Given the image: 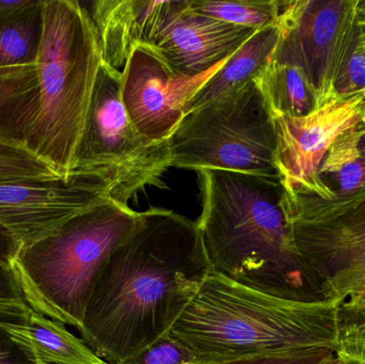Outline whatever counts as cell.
I'll list each match as a JSON object with an SVG mask.
<instances>
[{
    "label": "cell",
    "mask_w": 365,
    "mask_h": 364,
    "mask_svg": "<svg viewBox=\"0 0 365 364\" xmlns=\"http://www.w3.org/2000/svg\"><path fill=\"white\" fill-rule=\"evenodd\" d=\"M210 273L197 222L170 209L139 212L98 276L81 339L105 363L134 358L169 333Z\"/></svg>",
    "instance_id": "obj_1"
},
{
    "label": "cell",
    "mask_w": 365,
    "mask_h": 364,
    "mask_svg": "<svg viewBox=\"0 0 365 364\" xmlns=\"http://www.w3.org/2000/svg\"><path fill=\"white\" fill-rule=\"evenodd\" d=\"M197 173L202 213L197 224L212 271L264 294L327 301L296 254L280 177L227 170Z\"/></svg>",
    "instance_id": "obj_2"
},
{
    "label": "cell",
    "mask_w": 365,
    "mask_h": 364,
    "mask_svg": "<svg viewBox=\"0 0 365 364\" xmlns=\"http://www.w3.org/2000/svg\"><path fill=\"white\" fill-rule=\"evenodd\" d=\"M339 303L289 301L210 274L169 336L197 363L340 348Z\"/></svg>",
    "instance_id": "obj_3"
},
{
    "label": "cell",
    "mask_w": 365,
    "mask_h": 364,
    "mask_svg": "<svg viewBox=\"0 0 365 364\" xmlns=\"http://www.w3.org/2000/svg\"><path fill=\"white\" fill-rule=\"evenodd\" d=\"M42 36L36 66L38 113L25 141L63 177L77 151L103 62L89 11L76 0H41Z\"/></svg>",
    "instance_id": "obj_4"
},
{
    "label": "cell",
    "mask_w": 365,
    "mask_h": 364,
    "mask_svg": "<svg viewBox=\"0 0 365 364\" xmlns=\"http://www.w3.org/2000/svg\"><path fill=\"white\" fill-rule=\"evenodd\" d=\"M138 219L139 212L108 199L53 234L19 249L10 269L25 303L81 331L101 271Z\"/></svg>",
    "instance_id": "obj_5"
},
{
    "label": "cell",
    "mask_w": 365,
    "mask_h": 364,
    "mask_svg": "<svg viewBox=\"0 0 365 364\" xmlns=\"http://www.w3.org/2000/svg\"><path fill=\"white\" fill-rule=\"evenodd\" d=\"M168 145L171 168L279 177L274 120L255 80L187 113Z\"/></svg>",
    "instance_id": "obj_6"
},
{
    "label": "cell",
    "mask_w": 365,
    "mask_h": 364,
    "mask_svg": "<svg viewBox=\"0 0 365 364\" xmlns=\"http://www.w3.org/2000/svg\"><path fill=\"white\" fill-rule=\"evenodd\" d=\"M121 78V71L102 62L73 172L101 177L111 198L128 205L145 188L164 186L171 157L168 141L152 142L135 128L122 102Z\"/></svg>",
    "instance_id": "obj_7"
},
{
    "label": "cell",
    "mask_w": 365,
    "mask_h": 364,
    "mask_svg": "<svg viewBox=\"0 0 365 364\" xmlns=\"http://www.w3.org/2000/svg\"><path fill=\"white\" fill-rule=\"evenodd\" d=\"M282 207L304 274L322 296L334 278L365 271V189L331 200L284 190Z\"/></svg>",
    "instance_id": "obj_8"
},
{
    "label": "cell",
    "mask_w": 365,
    "mask_h": 364,
    "mask_svg": "<svg viewBox=\"0 0 365 364\" xmlns=\"http://www.w3.org/2000/svg\"><path fill=\"white\" fill-rule=\"evenodd\" d=\"M359 0L281 1L279 38L270 60L304 71L321 105L336 83L358 31Z\"/></svg>",
    "instance_id": "obj_9"
},
{
    "label": "cell",
    "mask_w": 365,
    "mask_h": 364,
    "mask_svg": "<svg viewBox=\"0 0 365 364\" xmlns=\"http://www.w3.org/2000/svg\"><path fill=\"white\" fill-rule=\"evenodd\" d=\"M111 198V188L96 175L0 183V226L19 249L57 232L66 222Z\"/></svg>",
    "instance_id": "obj_10"
},
{
    "label": "cell",
    "mask_w": 365,
    "mask_h": 364,
    "mask_svg": "<svg viewBox=\"0 0 365 364\" xmlns=\"http://www.w3.org/2000/svg\"><path fill=\"white\" fill-rule=\"evenodd\" d=\"M277 136L276 167L289 194L331 200L319 171L334 141L365 120V94L336 95L304 117L272 118Z\"/></svg>",
    "instance_id": "obj_11"
},
{
    "label": "cell",
    "mask_w": 365,
    "mask_h": 364,
    "mask_svg": "<svg viewBox=\"0 0 365 364\" xmlns=\"http://www.w3.org/2000/svg\"><path fill=\"white\" fill-rule=\"evenodd\" d=\"M227 60L190 77L173 70L150 45L137 46L121 70L122 102L137 130L152 142L168 141L191 98Z\"/></svg>",
    "instance_id": "obj_12"
},
{
    "label": "cell",
    "mask_w": 365,
    "mask_h": 364,
    "mask_svg": "<svg viewBox=\"0 0 365 364\" xmlns=\"http://www.w3.org/2000/svg\"><path fill=\"white\" fill-rule=\"evenodd\" d=\"M257 31L200 14L182 0L151 46L173 70L195 77L231 57Z\"/></svg>",
    "instance_id": "obj_13"
},
{
    "label": "cell",
    "mask_w": 365,
    "mask_h": 364,
    "mask_svg": "<svg viewBox=\"0 0 365 364\" xmlns=\"http://www.w3.org/2000/svg\"><path fill=\"white\" fill-rule=\"evenodd\" d=\"M181 4L182 0L94 1L89 13L100 38L103 62L121 71L137 46L153 44Z\"/></svg>",
    "instance_id": "obj_14"
},
{
    "label": "cell",
    "mask_w": 365,
    "mask_h": 364,
    "mask_svg": "<svg viewBox=\"0 0 365 364\" xmlns=\"http://www.w3.org/2000/svg\"><path fill=\"white\" fill-rule=\"evenodd\" d=\"M0 328L34 364H105L66 325L34 311L25 301H6Z\"/></svg>",
    "instance_id": "obj_15"
},
{
    "label": "cell",
    "mask_w": 365,
    "mask_h": 364,
    "mask_svg": "<svg viewBox=\"0 0 365 364\" xmlns=\"http://www.w3.org/2000/svg\"><path fill=\"white\" fill-rule=\"evenodd\" d=\"M278 38V25L255 32L191 98L186 107V115L255 80L269 62Z\"/></svg>",
    "instance_id": "obj_16"
},
{
    "label": "cell",
    "mask_w": 365,
    "mask_h": 364,
    "mask_svg": "<svg viewBox=\"0 0 365 364\" xmlns=\"http://www.w3.org/2000/svg\"><path fill=\"white\" fill-rule=\"evenodd\" d=\"M272 118H299L319 106V96L302 68L269 60L255 79Z\"/></svg>",
    "instance_id": "obj_17"
},
{
    "label": "cell",
    "mask_w": 365,
    "mask_h": 364,
    "mask_svg": "<svg viewBox=\"0 0 365 364\" xmlns=\"http://www.w3.org/2000/svg\"><path fill=\"white\" fill-rule=\"evenodd\" d=\"M38 102L36 63L0 68V135L25 141Z\"/></svg>",
    "instance_id": "obj_18"
},
{
    "label": "cell",
    "mask_w": 365,
    "mask_h": 364,
    "mask_svg": "<svg viewBox=\"0 0 365 364\" xmlns=\"http://www.w3.org/2000/svg\"><path fill=\"white\" fill-rule=\"evenodd\" d=\"M319 175L332 199L365 189V120L334 141L322 162Z\"/></svg>",
    "instance_id": "obj_19"
},
{
    "label": "cell",
    "mask_w": 365,
    "mask_h": 364,
    "mask_svg": "<svg viewBox=\"0 0 365 364\" xmlns=\"http://www.w3.org/2000/svg\"><path fill=\"white\" fill-rule=\"evenodd\" d=\"M42 27L41 0L0 23V68L36 63Z\"/></svg>",
    "instance_id": "obj_20"
},
{
    "label": "cell",
    "mask_w": 365,
    "mask_h": 364,
    "mask_svg": "<svg viewBox=\"0 0 365 364\" xmlns=\"http://www.w3.org/2000/svg\"><path fill=\"white\" fill-rule=\"evenodd\" d=\"M195 12L232 25L261 30L278 24L281 1H227V0H189Z\"/></svg>",
    "instance_id": "obj_21"
},
{
    "label": "cell",
    "mask_w": 365,
    "mask_h": 364,
    "mask_svg": "<svg viewBox=\"0 0 365 364\" xmlns=\"http://www.w3.org/2000/svg\"><path fill=\"white\" fill-rule=\"evenodd\" d=\"M63 177L36 155L26 141L0 135V183Z\"/></svg>",
    "instance_id": "obj_22"
},
{
    "label": "cell",
    "mask_w": 365,
    "mask_h": 364,
    "mask_svg": "<svg viewBox=\"0 0 365 364\" xmlns=\"http://www.w3.org/2000/svg\"><path fill=\"white\" fill-rule=\"evenodd\" d=\"M197 359L184 344L167 333L134 358L120 364H197Z\"/></svg>",
    "instance_id": "obj_23"
},
{
    "label": "cell",
    "mask_w": 365,
    "mask_h": 364,
    "mask_svg": "<svg viewBox=\"0 0 365 364\" xmlns=\"http://www.w3.org/2000/svg\"><path fill=\"white\" fill-rule=\"evenodd\" d=\"M336 92L343 98L365 94V53L358 45V31L336 79Z\"/></svg>",
    "instance_id": "obj_24"
},
{
    "label": "cell",
    "mask_w": 365,
    "mask_h": 364,
    "mask_svg": "<svg viewBox=\"0 0 365 364\" xmlns=\"http://www.w3.org/2000/svg\"><path fill=\"white\" fill-rule=\"evenodd\" d=\"M339 350L332 348H315L287 354L261 355L232 360L197 364H327Z\"/></svg>",
    "instance_id": "obj_25"
},
{
    "label": "cell",
    "mask_w": 365,
    "mask_h": 364,
    "mask_svg": "<svg viewBox=\"0 0 365 364\" xmlns=\"http://www.w3.org/2000/svg\"><path fill=\"white\" fill-rule=\"evenodd\" d=\"M326 301H342L349 296L365 297V271L339 276L326 284L323 290Z\"/></svg>",
    "instance_id": "obj_26"
},
{
    "label": "cell",
    "mask_w": 365,
    "mask_h": 364,
    "mask_svg": "<svg viewBox=\"0 0 365 364\" xmlns=\"http://www.w3.org/2000/svg\"><path fill=\"white\" fill-rule=\"evenodd\" d=\"M6 303V301H0V311ZM0 364H34L28 359L25 353L14 342L11 341L9 336L1 328H0Z\"/></svg>",
    "instance_id": "obj_27"
},
{
    "label": "cell",
    "mask_w": 365,
    "mask_h": 364,
    "mask_svg": "<svg viewBox=\"0 0 365 364\" xmlns=\"http://www.w3.org/2000/svg\"><path fill=\"white\" fill-rule=\"evenodd\" d=\"M24 301L10 266L0 263V301Z\"/></svg>",
    "instance_id": "obj_28"
},
{
    "label": "cell",
    "mask_w": 365,
    "mask_h": 364,
    "mask_svg": "<svg viewBox=\"0 0 365 364\" xmlns=\"http://www.w3.org/2000/svg\"><path fill=\"white\" fill-rule=\"evenodd\" d=\"M19 251L16 241L12 235L0 226V263L10 266Z\"/></svg>",
    "instance_id": "obj_29"
},
{
    "label": "cell",
    "mask_w": 365,
    "mask_h": 364,
    "mask_svg": "<svg viewBox=\"0 0 365 364\" xmlns=\"http://www.w3.org/2000/svg\"><path fill=\"white\" fill-rule=\"evenodd\" d=\"M36 0H15V1H2L0 0V23L9 21L13 17L27 10Z\"/></svg>",
    "instance_id": "obj_30"
},
{
    "label": "cell",
    "mask_w": 365,
    "mask_h": 364,
    "mask_svg": "<svg viewBox=\"0 0 365 364\" xmlns=\"http://www.w3.org/2000/svg\"><path fill=\"white\" fill-rule=\"evenodd\" d=\"M358 45L365 53V14H359L358 19Z\"/></svg>",
    "instance_id": "obj_31"
},
{
    "label": "cell",
    "mask_w": 365,
    "mask_h": 364,
    "mask_svg": "<svg viewBox=\"0 0 365 364\" xmlns=\"http://www.w3.org/2000/svg\"><path fill=\"white\" fill-rule=\"evenodd\" d=\"M327 364H347V358L340 354V353H336L334 356L328 361Z\"/></svg>",
    "instance_id": "obj_32"
},
{
    "label": "cell",
    "mask_w": 365,
    "mask_h": 364,
    "mask_svg": "<svg viewBox=\"0 0 365 364\" xmlns=\"http://www.w3.org/2000/svg\"><path fill=\"white\" fill-rule=\"evenodd\" d=\"M359 14H365V0H359Z\"/></svg>",
    "instance_id": "obj_33"
},
{
    "label": "cell",
    "mask_w": 365,
    "mask_h": 364,
    "mask_svg": "<svg viewBox=\"0 0 365 364\" xmlns=\"http://www.w3.org/2000/svg\"><path fill=\"white\" fill-rule=\"evenodd\" d=\"M347 364H365L362 361L356 360V359H347Z\"/></svg>",
    "instance_id": "obj_34"
},
{
    "label": "cell",
    "mask_w": 365,
    "mask_h": 364,
    "mask_svg": "<svg viewBox=\"0 0 365 364\" xmlns=\"http://www.w3.org/2000/svg\"><path fill=\"white\" fill-rule=\"evenodd\" d=\"M105 364H109V363H105Z\"/></svg>",
    "instance_id": "obj_35"
}]
</instances>
